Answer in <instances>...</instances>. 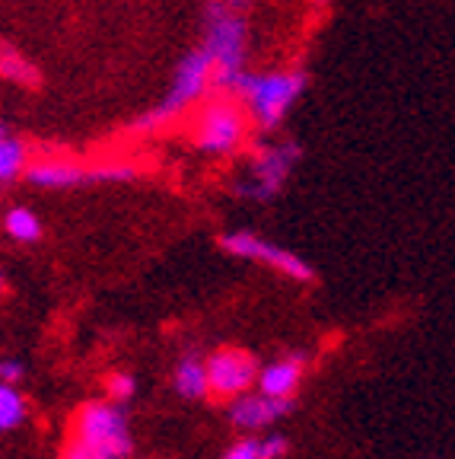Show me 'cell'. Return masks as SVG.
Masks as SVG:
<instances>
[{"label":"cell","mask_w":455,"mask_h":459,"mask_svg":"<svg viewBox=\"0 0 455 459\" xmlns=\"http://www.w3.org/2000/svg\"><path fill=\"white\" fill-rule=\"evenodd\" d=\"M26 169V143L0 122V182H13Z\"/></svg>","instance_id":"14"},{"label":"cell","mask_w":455,"mask_h":459,"mask_svg":"<svg viewBox=\"0 0 455 459\" xmlns=\"http://www.w3.org/2000/svg\"><path fill=\"white\" fill-rule=\"evenodd\" d=\"M287 450H290L287 437L274 434V437H268V440H262V444H258V459H284Z\"/></svg>","instance_id":"18"},{"label":"cell","mask_w":455,"mask_h":459,"mask_svg":"<svg viewBox=\"0 0 455 459\" xmlns=\"http://www.w3.org/2000/svg\"><path fill=\"white\" fill-rule=\"evenodd\" d=\"M299 380H303V354H293V358H280L264 367L255 377V386L258 393L274 395V399H290Z\"/></svg>","instance_id":"11"},{"label":"cell","mask_w":455,"mask_h":459,"mask_svg":"<svg viewBox=\"0 0 455 459\" xmlns=\"http://www.w3.org/2000/svg\"><path fill=\"white\" fill-rule=\"evenodd\" d=\"M0 294H7V281L0 278Z\"/></svg>","instance_id":"22"},{"label":"cell","mask_w":455,"mask_h":459,"mask_svg":"<svg viewBox=\"0 0 455 459\" xmlns=\"http://www.w3.org/2000/svg\"><path fill=\"white\" fill-rule=\"evenodd\" d=\"M26 418V402L13 383H0V430H13Z\"/></svg>","instance_id":"16"},{"label":"cell","mask_w":455,"mask_h":459,"mask_svg":"<svg viewBox=\"0 0 455 459\" xmlns=\"http://www.w3.org/2000/svg\"><path fill=\"white\" fill-rule=\"evenodd\" d=\"M306 71H242L233 83V93H239L242 108L262 131H274L284 125L290 108L306 93Z\"/></svg>","instance_id":"1"},{"label":"cell","mask_w":455,"mask_h":459,"mask_svg":"<svg viewBox=\"0 0 455 459\" xmlns=\"http://www.w3.org/2000/svg\"><path fill=\"white\" fill-rule=\"evenodd\" d=\"M22 172L39 188H73V186H96V182L137 179L134 166H96V169H83V166L71 163V160H42V163L26 166Z\"/></svg>","instance_id":"8"},{"label":"cell","mask_w":455,"mask_h":459,"mask_svg":"<svg viewBox=\"0 0 455 459\" xmlns=\"http://www.w3.org/2000/svg\"><path fill=\"white\" fill-rule=\"evenodd\" d=\"M249 128V115L236 100H210L204 106L198 118V128H194V143H198L204 153H214V157H227L245 137Z\"/></svg>","instance_id":"6"},{"label":"cell","mask_w":455,"mask_h":459,"mask_svg":"<svg viewBox=\"0 0 455 459\" xmlns=\"http://www.w3.org/2000/svg\"><path fill=\"white\" fill-rule=\"evenodd\" d=\"M303 160V147L296 141H270L262 143L252 157L249 169L236 182V195L249 201H268L287 186L296 163Z\"/></svg>","instance_id":"4"},{"label":"cell","mask_w":455,"mask_h":459,"mask_svg":"<svg viewBox=\"0 0 455 459\" xmlns=\"http://www.w3.org/2000/svg\"><path fill=\"white\" fill-rule=\"evenodd\" d=\"M106 389H108V399H112V402H128L131 395L137 393V383H134V377H131V373L115 370V373H108V377H106Z\"/></svg>","instance_id":"17"},{"label":"cell","mask_w":455,"mask_h":459,"mask_svg":"<svg viewBox=\"0 0 455 459\" xmlns=\"http://www.w3.org/2000/svg\"><path fill=\"white\" fill-rule=\"evenodd\" d=\"M223 252L242 258V262H262V265L274 268V272L287 274V278L306 284V281L315 278V268L309 265L306 258H299L296 252L284 249V246L270 243V239L258 237V233H249V230H236V233H223L220 237Z\"/></svg>","instance_id":"7"},{"label":"cell","mask_w":455,"mask_h":459,"mask_svg":"<svg viewBox=\"0 0 455 459\" xmlns=\"http://www.w3.org/2000/svg\"><path fill=\"white\" fill-rule=\"evenodd\" d=\"M0 77L10 80L16 86H36L39 83V67L22 55L13 45H0Z\"/></svg>","instance_id":"13"},{"label":"cell","mask_w":455,"mask_h":459,"mask_svg":"<svg viewBox=\"0 0 455 459\" xmlns=\"http://www.w3.org/2000/svg\"><path fill=\"white\" fill-rule=\"evenodd\" d=\"M223 4H227L229 10H236V13H245V10H249L255 0H223Z\"/></svg>","instance_id":"21"},{"label":"cell","mask_w":455,"mask_h":459,"mask_svg":"<svg viewBox=\"0 0 455 459\" xmlns=\"http://www.w3.org/2000/svg\"><path fill=\"white\" fill-rule=\"evenodd\" d=\"M77 440L90 453L108 459H124L131 453L128 418L118 402H86L77 411Z\"/></svg>","instance_id":"5"},{"label":"cell","mask_w":455,"mask_h":459,"mask_svg":"<svg viewBox=\"0 0 455 459\" xmlns=\"http://www.w3.org/2000/svg\"><path fill=\"white\" fill-rule=\"evenodd\" d=\"M223 459H258V440H239L236 446H229Z\"/></svg>","instance_id":"19"},{"label":"cell","mask_w":455,"mask_h":459,"mask_svg":"<svg viewBox=\"0 0 455 459\" xmlns=\"http://www.w3.org/2000/svg\"><path fill=\"white\" fill-rule=\"evenodd\" d=\"M315 4H319V7H325V4H328V0H315Z\"/></svg>","instance_id":"24"},{"label":"cell","mask_w":455,"mask_h":459,"mask_svg":"<svg viewBox=\"0 0 455 459\" xmlns=\"http://www.w3.org/2000/svg\"><path fill=\"white\" fill-rule=\"evenodd\" d=\"M176 393L185 395V399H204V395H210V389H207L204 360L194 358V354H188V358L178 360V367H176Z\"/></svg>","instance_id":"12"},{"label":"cell","mask_w":455,"mask_h":459,"mask_svg":"<svg viewBox=\"0 0 455 459\" xmlns=\"http://www.w3.org/2000/svg\"><path fill=\"white\" fill-rule=\"evenodd\" d=\"M86 459H108V456H99V453H93V456H86Z\"/></svg>","instance_id":"23"},{"label":"cell","mask_w":455,"mask_h":459,"mask_svg":"<svg viewBox=\"0 0 455 459\" xmlns=\"http://www.w3.org/2000/svg\"><path fill=\"white\" fill-rule=\"evenodd\" d=\"M210 80H214V65H210L207 51L204 48L188 51V55L178 61L176 74H172V86H169V93H166V100L159 102L157 108L143 112L134 122V131L137 134H159V131L169 122H176L185 108H192L198 100H204L207 90H210Z\"/></svg>","instance_id":"3"},{"label":"cell","mask_w":455,"mask_h":459,"mask_svg":"<svg viewBox=\"0 0 455 459\" xmlns=\"http://www.w3.org/2000/svg\"><path fill=\"white\" fill-rule=\"evenodd\" d=\"M207 367V389L217 399H233V395L245 393L255 386L258 364L252 354L239 351V348H220L204 360Z\"/></svg>","instance_id":"9"},{"label":"cell","mask_w":455,"mask_h":459,"mask_svg":"<svg viewBox=\"0 0 455 459\" xmlns=\"http://www.w3.org/2000/svg\"><path fill=\"white\" fill-rule=\"evenodd\" d=\"M4 230H7V237L16 239V243H36L42 237V221L29 208H13L4 217Z\"/></svg>","instance_id":"15"},{"label":"cell","mask_w":455,"mask_h":459,"mask_svg":"<svg viewBox=\"0 0 455 459\" xmlns=\"http://www.w3.org/2000/svg\"><path fill=\"white\" fill-rule=\"evenodd\" d=\"M293 409V399H274L264 393H239L229 399V421L242 430H262L274 418L287 415Z\"/></svg>","instance_id":"10"},{"label":"cell","mask_w":455,"mask_h":459,"mask_svg":"<svg viewBox=\"0 0 455 459\" xmlns=\"http://www.w3.org/2000/svg\"><path fill=\"white\" fill-rule=\"evenodd\" d=\"M22 380V364L20 360H4V364H0V383H20Z\"/></svg>","instance_id":"20"},{"label":"cell","mask_w":455,"mask_h":459,"mask_svg":"<svg viewBox=\"0 0 455 459\" xmlns=\"http://www.w3.org/2000/svg\"><path fill=\"white\" fill-rule=\"evenodd\" d=\"M245 13L229 10L223 0H210L204 10V42L201 48L207 51L210 65H214V80L210 90L229 93L242 71H245Z\"/></svg>","instance_id":"2"}]
</instances>
